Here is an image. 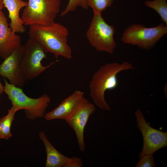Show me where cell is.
I'll return each instance as SVG.
<instances>
[{
	"instance_id": "obj_12",
	"label": "cell",
	"mask_w": 167,
	"mask_h": 167,
	"mask_svg": "<svg viewBox=\"0 0 167 167\" xmlns=\"http://www.w3.org/2000/svg\"><path fill=\"white\" fill-rule=\"evenodd\" d=\"M84 92L76 90L71 95L64 99L53 110L45 115L46 120L58 119L65 120L68 117L80 104L83 98Z\"/></svg>"
},
{
	"instance_id": "obj_21",
	"label": "cell",
	"mask_w": 167,
	"mask_h": 167,
	"mask_svg": "<svg viewBox=\"0 0 167 167\" xmlns=\"http://www.w3.org/2000/svg\"><path fill=\"white\" fill-rule=\"evenodd\" d=\"M4 92V86L2 84L0 80V97L1 95Z\"/></svg>"
},
{
	"instance_id": "obj_8",
	"label": "cell",
	"mask_w": 167,
	"mask_h": 167,
	"mask_svg": "<svg viewBox=\"0 0 167 167\" xmlns=\"http://www.w3.org/2000/svg\"><path fill=\"white\" fill-rule=\"evenodd\" d=\"M136 126L141 133L143 139V145L140 152L139 158L148 155H153L156 151L167 146V131L156 129L149 125L139 109L135 113Z\"/></svg>"
},
{
	"instance_id": "obj_15",
	"label": "cell",
	"mask_w": 167,
	"mask_h": 167,
	"mask_svg": "<svg viewBox=\"0 0 167 167\" xmlns=\"http://www.w3.org/2000/svg\"><path fill=\"white\" fill-rule=\"evenodd\" d=\"M17 111V110L15 108L12 106L8 110L7 114L0 119V137L1 139L6 140L12 136L11 129L15 114Z\"/></svg>"
},
{
	"instance_id": "obj_11",
	"label": "cell",
	"mask_w": 167,
	"mask_h": 167,
	"mask_svg": "<svg viewBox=\"0 0 167 167\" xmlns=\"http://www.w3.org/2000/svg\"><path fill=\"white\" fill-rule=\"evenodd\" d=\"M21 37L10 27L7 19L0 11V57L4 59L21 45Z\"/></svg>"
},
{
	"instance_id": "obj_4",
	"label": "cell",
	"mask_w": 167,
	"mask_h": 167,
	"mask_svg": "<svg viewBox=\"0 0 167 167\" xmlns=\"http://www.w3.org/2000/svg\"><path fill=\"white\" fill-rule=\"evenodd\" d=\"M167 34V26L163 23L150 28L140 24H133L125 29L121 40L124 44L149 50Z\"/></svg>"
},
{
	"instance_id": "obj_1",
	"label": "cell",
	"mask_w": 167,
	"mask_h": 167,
	"mask_svg": "<svg viewBox=\"0 0 167 167\" xmlns=\"http://www.w3.org/2000/svg\"><path fill=\"white\" fill-rule=\"evenodd\" d=\"M28 32L29 37L37 41L46 53L53 54L55 58L62 56L70 59L71 50L67 43V28L55 22L48 25H32Z\"/></svg>"
},
{
	"instance_id": "obj_7",
	"label": "cell",
	"mask_w": 167,
	"mask_h": 167,
	"mask_svg": "<svg viewBox=\"0 0 167 167\" xmlns=\"http://www.w3.org/2000/svg\"><path fill=\"white\" fill-rule=\"evenodd\" d=\"M115 32V27L108 24L101 14L93 13L86 35L96 50L112 54L117 46L114 38Z\"/></svg>"
},
{
	"instance_id": "obj_23",
	"label": "cell",
	"mask_w": 167,
	"mask_h": 167,
	"mask_svg": "<svg viewBox=\"0 0 167 167\" xmlns=\"http://www.w3.org/2000/svg\"><path fill=\"white\" fill-rule=\"evenodd\" d=\"M0 139H1V138H0Z\"/></svg>"
},
{
	"instance_id": "obj_19",
	"label": "cell",
	"mask_w": 167,
	"mask_h": 167,
	"mask_svg": "<svg viewBox=\"0 0 167 167\" xmlns=\"http://www.w3.org/2000/svg\"><path fill=\"white\" fill-rule=\"evenodd\" d=\"M135 167H155V160L153 155H145L139 158Z\"/></svg>"
},
{
	"instance_id": "obj_22",
	"label": "cell",
	"mask_w": 167,
	"mask_h": 167,
	"mask_svg": "<svg viewBox=\"0 0 167 167\" xmlns=\"http://www.w3.org/2000/svg\"><path fill=\"white\" fill-rule=\"evenodd\" d=\"M4 7V6L3 2V0H0V11L2 10Z\"/></svg>"
},
{
	"instance_id": "obj_6",
	"label": "cell",
	"mask_w": 167,
	"mask_h": 167,
	"mask_svg": "<svg viewBox=\"0 0 167 167\" xmlns=\"http://www.w3.org/2000/svg\"><path fill=\"white\" fill-rule=\"evenodd\" d=\"M21 19L25 26L48 25L54 22L60 11L61 0H28Z\"/></svg>"
},
{
	"instance_id": "obj_17",
	"label": "cell",
	"mask_w": 167,
	"mask_h": 167,
	"mask_svg": "<svg viewBox=\"0 0 167 167\" xmlns=\"http://www.w3.org/2000/svg\"><path fill=\"white\" fill-rule=\"evenodd\" d=\"M113 0H87L88 7H91L93 13L101 14L107 8L111 6Z\"/></svg>"
},
{
	"instance_id": "obj_9",
	"label": "cell",
	"mask_w": 167,
	"mask_h": 167,
	"mask_svg": "<svg viewBox=\"0 0 167 167\" xmlns=\"http://www.w3.org/2000/svg\"><path fill=\"white\" fill-rule=\"evenodd\" d=\"M96 110L94 104L84 97L71 114L64 120L74 131L80 151H85L84 132L90 116Z\"/></svg>"
},
{
	"instance_id": "obj_10",
	"label": "cell",
	"mask_w": 167,
	"mask_h": 167,
	"mask_svg": "<svg viewBox=\"0 0 167 167\" xmlns=\"http://www.w3.org/2000/svg\"><path fill=\"white\" fill-rule=\"evenodd\" d=\"M23 49V46L20 45L0 64V75L7 79L10 84L20 88L25 83L20 65Z\"/></svg>"
},
{
	"instance_id": "obj_18",
	"label": "cell",
	"mask_w": 167,
	"mask_h": 167,
	"mask_svg": "<svg viewBox=\"0 0 167 167\" xmlns=\"http://www.w3.org/2000/svg\"><path fill=\"white\" fill-rule=\"evenodd\" d=\"M78 7L88 9L87 0H69L66 7L61 13V16H63L71 12L75 11Z\"/></svg>"
},
{
	"instance_id": "obj_2",
	"label": "cell",
	"mask_w": 167,
	"mask_h": 167,
	"mask_svg": "<svg viewBox=\"0 0 167 167\" xmlns=\"http://www.w3.org/2000/svg\"><path fill=\"white\" fill-rule=\"evenodd\" d=\"M133 69V65L127 62L108 63L101 66L93 74L89 86L90 96L95 104L102 109L109 111L110 108L105 99V92L117 87V75L120 72Z\"/></svg>"
},
{
	"instance_id": "obj_20",
	"label": "cell",
	"mask_w": 167,
	"mask_h": 167,
	"mask_svg": "<svg viewBox=\"0 0 167 167\" xmlns=\"http://www.w3.org/2000/svg\"><path fill=\"white\" fill-rule=\"evenodd\" d=\"M83 163L82 159L76 156L68 158L64 167H82Z\"/></svg>"
},
{
	"instance_id": "obj_13",
	"label": "cell",
	"mask_w": 167,
	"mask_h": 167,
	"mask_svg": "<svg viewBox=\"0 0 167 167\" xmlns=\"http://www.w3.org/2000/svg\"><path fill=\"white\" fill-rule=\"evenodd\" d=\"M3 2L8 11L10 27L16 33L25 32L26 28L20 16L19 12L22 8L27 6L28 2L23 0H3Z\"/></svg>"
},
{
	"instance_id": "obj_14",
	"label": "cell",
	"mask_w": 167,
	"mask_h": 167,
	"mask_svg": "<svg viewBox=\"0 0 167 167\" xmlns=\"http://www.w3.org/2000/svg\"><path fill=\"white\" fill-rule=\"evenodd\" d=\"M39 136L43 142L46 153L45 167H64L68 158L59 152L48 139L45 132L41 131Z\"/></svg>"
},
{
	"instance_id": "obj_5",
	"label": "cell",
	"mask_w": 167,
	"mask_h": 167,
	"mask_svg": "<svg viewBox=\"0 0 167 167\" xmlns=\"http://www.w3.org/2000/svg\"><path fill=\"white\" fill-rule=\"evenodd\" d=\"M23 46L20 65L25 82L34 79L58 61L47 66L42 65V61L47 58L46 52L41 45L34 38L29 37Z\"/></svg>"
},
{
	"instance_id": "obj_3",
	"label": "cell",
	"mask_w": 167,
	"mask_h": 167,
	"mask_svg": "<svg viewBox=\"0 0 167 167\" xmlns=\"http://www.w3.org/2000/svg\"><path fill=\"white\" fill-rule=\"evenodd\" d=\"M4 92L7 95L13 107L17 111L24 109L27 118L33 120L45 116L51 99L45 94L37 98L27 96L20 88L9 83L5 78Z\"/></svg>"
},
{
	"instance_id": "obj_16",
	"label": "cell",
	"mask_w": 167,
	"mask_h": 167,
	"mask_svg": "<svg viewBox=\"0 0 167 167\" xmlns=\"http://www.w3.org/2000/svg\"><path fill=\"white\" fill-rule=\"evenodd\" d=\"M144 4L154 10L159 15L163 23L167 26V0H148L146 1Z\"/></svg>"
}]
</instances>
